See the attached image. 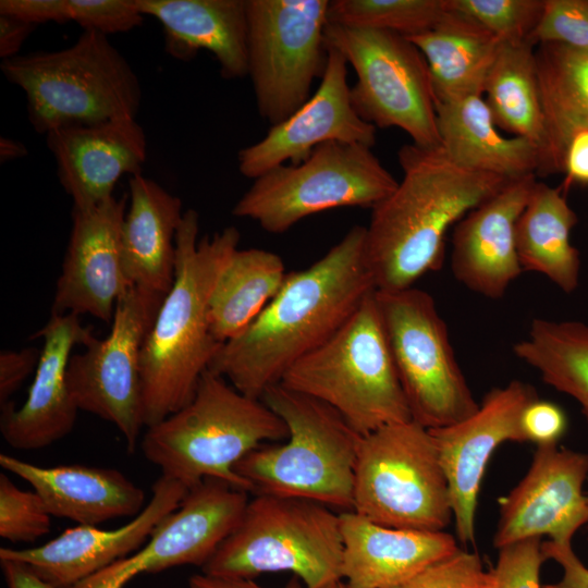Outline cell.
<instances>
[{
	"mask_svg": "<svg viewBox=\"0 0 588 588\" xmlns=\"http://www.w3.org/2000/svg\"><path fill=\"white\" fill-rule=\"evenodd\" d=\"M163 29L164 49L188 61L207 50L226 79L247 75L246 0H136Z\"/></svg>",
	"mask_w": 588,
	"mask_h": 588,
	"instance_id": "4316f807",
	"label": "cell"
},
{
	"mask_svg": "<svg viewBox=\"0 0 588 588\" xmlns=\"http://www.w3.org/2000/svg\"><path fill=\"white\" fill-rule=\"evenodd\" d=\"M528 41L556 44L588 51V0H544L539 23Z\"/></svg>",
	"mask_w": 588,
	"mask_h": 588,
	"instance_id": "74e56055",
	"label": "cell"
},
{
	"mask_svg": "<svg viewBox=\"0 0 588 588\" xmlns=\"http://www.w3.org/2000/svg\"><path fill=\"white\" fill-rule=\"evenodd\" d=\"M340 514L304 499L255 494L201 573L253 579L291 572L307 588L343 579Z\"/></svg>",
	"mask_w": 588,
	"mask_h": 588,
	"instance_id": "ba28073f",
	"label": "cell"
},
{
	"mask_svg": "<svg viewBox=\"0 0 588 588\" xmlns=\"http://www.w3.org/2000/svg\"><path fill=\"white\" fill-rule=\"evenodd\" d=\"M353 512L397 529L448 527L453 518L449 483L429 429L411 420L362 437Z\"/></svg>",
	"mask_w": 588,
	"mask_h": 588,
	"instance_id": "9c48e42d",
	"label": "cell"
},
{
	"mask_svg": "<svg viewBox=\"0 0 588 588\" xmlns=\"http://www.w3.org/2000/svg\"><path fill=\"white\" fill-rule=\"evenodd\" d=\"M71 22L105 36L127 33L144 22L136 0H68Z\"/></svg>",
	"mask_w": 588,
	"mask_h": 588,
	"instance_id": "ab89813d",
	"label": "cell"
},
{
	"mask_svg": "<svg viewBox=\"0 0 588 588\" xmlns=\"http://www.w3.org/2000/svg\"><path fill=\"white\" fill-rule=\"evenodd\" d=\"M130 205L121 230V261L130 286L164 297L175 277L180 197L151 179L128 177Z\"/></svg>",
	"mask_w": 588,
	"mask_h": 588,
	"instance_id": "484cf974",
	"label": "cell"
},
{
	"mask_svg": "<svg viewBox=\"0 0 588 588\" xmlns=\"http://www.w3.org/2000/svg\"><path fill=\"white\" fill-rule=\"evenodd\" d=\"M342 577L352 588H391L455 553V538L443 531L397 529L353 512L340 513Z\"/></svg>",
	"mask_w": 588,
	"mask_h": 588,
	"instance_id": "cb8c5ba5",
	"label": "cell"
},
{
	"mask_svg": "<svg viewBox=\"0 0 588 588\" xmlns=\"http://www.w3.org/2000/svg\"><path fill=\"white\" fill-rule=\"evenodd\" d=\"M0 465L32 486L51 516L78 525L135 517L146 506L143 489L114 468L78 464L41 467L4 453Z\"/></svg>",
	"mask_w": 588,
	"mask_h": 588,
	"instance_id": "d4e9b609",
	"label": "cell"
},
{
	"mask_svg": "<svg viewBox=\"0 0 588 588\" xmlns=\"http://www.w3.org/2000/svg\"><path fill=\"white\" fill-rule=\"evenodd\" d=\"M261 400L285 424L287 438L282 444H262L235 464L252 493L353 511L362 436L332 407L281 383L270 387Z\"/></svg>",
	"mask_w": 588,
	"mask_h": 588,
	"instance_id": "5b68a950",
	"label": "cell"
},
{
	"mask_svg": "<svg viewBox=\"0 0 588 588\" xmlns=\"http://www.w3.org/2000/svg\"><path fill=\"white\" fill-rule=\"evenodd\" d=\"M59 182L73 209H90L113 196L121 176L142 174L147 138L134 118L72 125L46 134Z\"/></svg>",
	"mask_w": 588,
	"mask_h": 588,
	"instance_id": "7402d4cb",
	"label": "cell"
},
{
	"mask_svg": "<svg viewBox=\"0 0 588 588\" xmlns=\"http://www.w3.org/2000/svg\"><path fill=\"white\" fill-rule=\"evenodd\" d=\"M163 297L130 286L119 298L110 332L71 356L66 383L78 411L113 424L133 453L144 424L140 356Z\"/></svg>",
	"mask_w": 588,
	"mask_h": 588,
	"instance_id": "5bb4252c",
	"label": "cell"
},
{
	"mask_svg": "<svg viewBox=\"0 0 588 588\" xmlns=\"http://www.w3.org/2000/svg\"><path fill=\"white\" fill-rule=\"evenodd\" d=\"M537 399L532 385L512 380L490 390L467 418L429 429L449 483L453 519L462 543L475 541L478 494L492 453L505 441L527 442L522 417Z\"/></svg>",
	"mask_w": 588,
	"mask_h": 588,
	"instance_id": "2e32d148",
	"label": "cell"
},
{
	"mask_svg": "<svg viewBox=\"0 0 588 588\" xmlns=\"http://www.w3.org/2000/svg\"><path fill=\"white\" fill-rule=\"evenodd\" d=\"M35 28V25L19 19L0 15V57L2 60L19 56L22 46Z\"/></svg>",
	"mask_w": 588,
	"mask_h": 588,
	"instance_id": "7dc6e473",
	"label": "cell"
},
{
	"mask_svg": "<svg viewBox=\"0 0 588 588\" xmlns=\"http://www.w3.org/2000/svg\"><path fill=\"white\" fill-rule=\"evenodd\" d=\"M522 426L527 441L537 445L558 444L566 430L567 420L560 406L537 399L524 411Z\"/></svg>",
	"mask_w": 588,
	"mask_h": 588,
	"instance_id": "7bdbcfd3",
	"label": "cell"
},
{
	"mask_svg": "<svg viewBox=\"0 0 588 588\" xmlns=\"http://www.w3.org/2000/svg\"><path fill=\"white\" fill-rule=\"evenodd\" d=\"M587 478V454L558 444L537 445L527 474L500 500L494 547L542 536L572 543L576 531L588 524V499L583 492Z\"/></svg>",
	"mask_w": 588,
	"mask_h": 588,
	"instance_id": "e0dca14e",
	"label": "cell"
},
{
	"mask_svg": "<svg viewBox=\"0 0 588 588\" xmlns=\"http://www.w3.org/2000/svg\"><path fill=\"white\" fill-rule=\"evenodd\" d=\"M483 93L495 125L530 140L541 152L538 174H550V148L535 46L502 42L487 74Z\"/></svg>",
	"mask_w": 588,
	"mask_h": 588,
	"instance_id": "4dcf8cb0",
	"label": "cell"
},
{
	"mask_svg": "<svg viewBox=\"0 0 588 588\" xmlns=\"http://www.w3.org/2000/svg\"><path fill=\"white\" fill-rule=\"evenodd\" d=\"M51 515L35 491L17 488L0 474V536L11 542H34L50 531Z\"/></svg>",
	"mask_w": 588,
	"mask_h": 588,
	"instance_id": "8d00e7d4",
	"label": "cell"
},
{
	"mask_svg": "<svg viewBox=\"0 0 588 588\" xmlns=\"http://www.w3.org/2000/svg\"><path fill=\"white\" fill-rule=\"evenodd\" d=\"M376 291L328 341L296 362L280 381L332 407L362 437L388 425L413 420Z\"/></svg>",
	"mask_w": 588,
	"mask_h": 588,
	"instance_id": "52a82bcc",
	"label": "cell"
},
{
	"mask_svg": "<svg viewBox=\"0 0 588 588\" xmlns=\"http://www.w3.org/2000/svg\"><path fill=\"white\" fill-rule=\"evenodd\" d=\"M406 38L427 62L436 103L481 96L502 44L480 24L449 8L433 28Z\"/></svg>",
	"mask_w": 588,
	"mask_h": 588,
	"instance_id": "f1b7e54d",
	"label": "cell"
},
{
	"mask_svg": "<svg viewBox=\"0 0 588 588\" xmlns=\"http://www.w3.org/2000/svg\"><path fill=\"white\" fill-rule=\"evenodd\" d=\"M40 352L35 347L0 353V406L11 401L26 378L36 370Z\"/></svg>",
	"mask_w": 588,
	"mask_h": 588,
	"instance_id": "ee69618b",
	"label": "cell"
},
{
	"mask_svg": "<svg viewBox=\"0 0 588 588\" xmlns=\"http://www.w3.org/2000/svg\"><path fill=\"white\" fill-rule=\"evenodd\" d=\"M587 499H588V494H587Z\"/></svg>",
	"mask_w": 588,
	"mask_h": 588,
	"instance_id": "f5cc1de1",
	"label": "cell"
},
{
	"mask_svg": "<svg viewBox=\"0 0 588 588\" xmlns=\"http://www.w3.org/2000/svg\"><path fill=\"white\" fill-rule=\"evenodd\" d=\"M324 41L356 72L351 100L364 121L376 128L399 127L417 146L441 147L428 65L412 41L392 32L332 24Z\"/></svg>",
	"mask_w": 588,
	"mask_h": 588,
	"instance_id": "7c38bea8",
	"label": "cell"
},
{
	"mask_svg": "<svg viewBox=\"0 0 588 588\" xmlns=\"http://www.w3.org/2000/svg\"><path fill=\"white\" fill-rule=\"evenodd\" d=\"M199 215L184 211L176 231L175 277L146 335L142 356L143 409L150 427L185 406L221 347L210 332L208 307L216 282L241 233L228 226L198 237Z\"/></svg>",
	"mask_w": 588,
	"mask_h": 588,
	"instance_id": "3957f363",
	"label": "cell"
},
{
	"mask_svg": "<svg viewBox=\"0 0 588 588\" xmlns=\"http://www.w3.org/2000/svg\"><path fill=\"white\" fill-rule=\"evenodd\" d=\"M323 588H352V587L346 581L344 583L341 579V580L331 583Z\"/></svg>",
	"mask_w": 588,
	"mask_h": 588,
	"instance_id": "816d5d0a",
	"label": "cell"
},
{
	"mask_svg": "<svg viewBox=\"0 0 588 588\" xmlns=\"http://www.w3.org/2000/svg\"><path fill=\"white\" fill-rule=\"evenodd\" d=\"M282 258L261 248H237L220 273L208 307V323L221 344L242 333L281 289Z\"/></svg>",
	"mask_w": 588,
	"mask_h": 588,
	"instance_id": "1f68e13d",
	"label": "cell"
},
{
	"mask_svg": "<svg viewBox=\"0 0 588 588\" xmlns=\"http://www.w3.org/2000/svg\"><path fill=\"white\" fill-rule=\"evenodd\" d=\"M127 196H112L86 210L72 209L51 314L90 315L111 323L119 298L130 287L121 261Z\"/></svg>",
	"mask_w": 588,
	"mask_h": 588,
	"instance_id": "ffe728a7",
	"label": "cell"
},
{
	"mask_svg": "<svg viewBox=\"0 0 588 588\" xmlns=\"http://www.w3.org/2000/svg\"><path fill=\"white\" fill-rule=\"evenodd\" d=\"M34 338L42 339L39 362L25 402L0 406V431L17 450H37L69 434L78 408L66 383V370L76 345L88 344L95 335L74 314H51Z\"/></svg>",
	"mask_w": 588,
	"mask_h": 588,
	"instance_id": "44dd1931",
	"label": "cell"
},
{
	"mask_svg": "<svg viewBox=\"0 0 588 588\" xmlns=\"http://www.w3.org/2000/svg\"><path fill=\"white\" fill-rule=\"evenodd\" d=\"M0 566L7 588H53L22 562L0 559Z\"/></svg>",
	"mask_w": 588,
	"mask_h": 588,
	"instance_id": "c3c4849f",
	"label": "cell"
},
{
	"mask_svg": "<svg viewBox=\"0 0 588 588\" xmlns=\"http://www.w3.org/2000/svg\"><path fill=\"white\" fill-rule=\"evenodd\" d=\"M365 235L366 226L354 225L316 262L289 272L275 296L242 333L221 345L208 369L261 400L377 290Z\"/></svg>",
	"mask_w": 588,
	"mask_h": 588,
	"instance_id": "6da1fadb",
	"label": "cell"
},
{
	"mask_svg": "<svg viewBox=\"0 0 588 588\" xmlns=\"http://www.w3.org/2000/svg\"><path fill=\"white\" fill-rule=\"evenodd\" d=\"M403 177L371 208L365 254L377 291L412 287L441 268L445 236L465 215L510 180L464 169L442 147L402 146Z\"/></svg>",
	"mask_w": 588,
	"mask_h": 588,
	"instance_id": "7a4b0ae2",
	"label": "cell"
},
{
	"mask_svg": "<svg viewBox=\"0 0 588 588\" xmlns=\"http://www.w3.org/2000/svg\"><path fill=\"white\" fill-rule=\"evenodd\" d=\"M286 438L285 424L262 400L207 369L185 406L146 428L140 449L161 475L188 489L211 478L252 493L235 464L266 442Z\"/></svg>",
	"mask_w": 588,
	"mask_h": 588,
	"instance_id": "277c9868",
	"label": "cell"
},
{
	"mask_svg": "<svg viewBox=\"0 0 588 588\" xmlns=\"http://www.w3.org/2000/svg\"><path fill=\"white\" fill-rule=\"evenodd\" d=\"M514 355L537 370L542 381L575 399L588 424V324L535 318Z\"/></svg>",
	"mask_w": 588,
	"mask_h": 588,
	"instance_id": "d6a6232c",
	"label": "cell"
},
{
	"mask_svg": "<svg viewBox=\"0 0 588 588\" xmlns=\"http://www.w3.org/2000/svg\"><path fill=\"white\" fill-rule=\"evenodd\" d=\"M188 488L161 475L151 487L144 510L115 529L77 525L36 548H1L0 559L27 565L36 576L53 588H69L140 549L158 524L175 511Z\"/></svg>",
	"mask_w": 588,
	"mask_h": 588,
	"instance_id": "d6986e66",
	"label": "cell"
},
{
	"mask_svg": "<svg viewBox=\"0 0 588 588\" xmlns=\"http://www.w3.org/2000/svg\"><path fill=\"white\" fill-rule=\"evenodd\" d=\"M446 13L445 0H332L327 12L328 24L404 37L433 28Z\"/></svg>",
	"mask_w": 588,
	"mask_h": 588,
	"instance_id": "e575fe53",
	"label": "cell"
},
{
	"mask_svg": "<svg viewBox=\"0 0 588 588\" xmlns=\"http://www.w3.org/2000/svg\"><path fill=\"white\" fill-rule=\"evenodd\" d=\"M541 551L544 560L555 561L563 571L559 581L542 588H588V567L575 554L572 543L561 544L548 540L541 543Z\"/></svg>",
	"mask_w": 588,
	"mask_h": 588,
	"instance_id": "bcb514c9",
	"label": "cell"
},
{
	"mask_svg": "<svg viewBox=\"0 0 588 588\" xmlns=\"http://www.w3.org/2000/svg\"><path fill=\"white\" fill-rule=\"evenodd\" d=\"M7 79L26 95L28 120L40 134L72 125L134 118L142 86L107 36L83 30L74 44L2 60Z\"/></svg>",
	"mask_w": 588,
	"mask_h": 588,
	"instance_id": "8992f818",
	"label": "cell"
},
{
	"mask_svg": "<svg viewBox=\"0 0 588 588\" xmlns=\"http://www.w3.org/2000/svg\"><path fill=\"white\" fill-rule=\"evenodd\" d=\"M536 176L510 181L454 225L451 270L474 293L501 298L523 272L516 247V223Z\"/></svg>",
	"mask_w": 588,
	"mask_h": 588,
	"instance_id": "603a6c76",
	"label": "cell"
},
{
	"mask_svg": "<svg viewBox=\"0 0 588 588\" xmlns=\"http://www.w3.org/2000/svg\"><path fill=\"white\" fill-rule=\"evenodd\" d=\"M541 538H528L499 549L491 571L492 588H542L540 568L546 561Z\"/></svg>",
	"mask_w": 588,
	"mask_h": 588,
	"instance_id": "60d3db41",
	"label": "cell"
},
{
	"mask_svg": "<svg viewBox=\"0 0 588 588\" xmlns=\"http://www.w3.org/2000/svg\"><path fill=\"white\" fill-rule=\"evenodd\" d=\"M248 492L218 479L191 488L180 506L154 529L147 542L69 588H123L140 573L195 565L201 567L240 522Z\"/></svg>",
	"mask_w": 588,
	"mask_h": 588,
	"instance_id": "9a60e30c",
	"label": "cell"
},
{
	"mask_svg": "<svg viewBox=\"0 0 588 588\" xmlns=\"http://www.w3.org/2000/svg\"><path fill=\"white\" fill-rule=\"evenodd\" d=\"M441 147L457 166L513 181L538 174L541 152L530 140L499 133L479 95L436 103Z\"/></svg>",
	"mask_w": 588,
	"mask_h": 588,
	"instance_id": "83f0119b",
	"label": "cell"
},
{
	"mask_svg": "<svg viewBox=\"0 0 588 588\" xmlns=\"http://www.w3.org/2000/svg\"><path fill=\"white\" fill-rule=\"evenodd\" d=\"M26 146L13 138L1 136L0 138V161L1 163L23 158L27 155Z\"/></svg>",
	"mask_w": 588,
	"mask_h": 588,
	"instance_id": "f907efd6",
	"label": "cell"
},
{
	"mask_svg": "<svg viewBox=\"0 0 588 588\" xmlns=\"http://www.w3.org/2000/svg\"><path fill=\"white\" fill-rule=\"evenodd\" d=\"M577 221L561 187L536 181L516 223L523 271L541 273L564 293H573L579 283L580 256L569 236Z\"/></svg>",
	"mask_w": 588,
	"mask_h": 588,
	"instance_id": "f546056e",
	"label": "cell"
},
{
	"mask_svg": "<svg viewBox=\"0 0 588 588\" xmlns=\"http://www.w3.org/2000/svg\"><path fill=\"white\" fill-rule=\"evenodd\" d=\"M327 50L317 90L287 119L272 125L260 140L238 151V171L245 177L255 180L286 161L297 166L328 142L375 145L376 127L364 121L352 105L348 63L338 50Z\"/></svg>",
	"mask_w": 588,
	"mask_h": 588,
	"instance_id": "ac0fdd59",
	"label": "cell"
},
{
	"mask_svg": "<svg viewBox=\"0 0 588 588\" xmlns=\"http://www.w3.org/2000/svg\"><path fill=\"white\" fill-rule=\"evenodd\" d=\"M376 301L413 420L456 424L479 407L456 360L448 327L426 291H376Z\"/></svg>",
	"mask_w": 588,
	"mask_h": 588,
	"instance_id": "8fae6325",
	"label": "cell"
},
{
	"mask_svg": "<svg viewBox=\"0 0 588 588\" xmlns=\"http://www.w3.org/2000/svg\"><path fill=\"white\" fill-rule=\"evenodd\" d=\"M0 15H8L32 25L71 22L68 0H1Z\"/></svg>",
	"mask_w": 588,
	"mask_h": 588,
	"instance_id": "f6af8a7d",
	"label": "cell"
},
{
	"mask_svg": "<svg viewBox=\"0 0 588 588\" xmlns=\"http://www.w3.org/2000/svg\"><path fill=\"white\" fill-rule=\"evenodd\" d=\"M536 60L551 148L552 142L567 128L588 126V51L541 44L537 46Z\"/></svg>",
	"mask_w": 588,
	"mask_h": 588,
	"instance_id": "836d02e7",
	"label": "cell"
},
{
	"mask_svg": "<svg viewBox=\"0 0 588 588\" xmlns=\"http://www.w3.org/2000/svg\"><path fill=\"white\" fill-rule=\"evenodd\" d=\"M391 588H492V575L477 553L458 549Z\"/></svg>",
	"mask_w": 588,
	"mask_h": 588,
	"instance_id": "f35d334b",
	"label": "cell"
},
{
	"mask_svg": "<svg viewBox=\"0 0 588 588\" xmlns=\"http://www.w3.org/2000/svg\"><path fill=\"white\" fill-rule=\"evenodd\" d=\"M329 0H246L247 75L262 119L275 125L311 96L328 50Z\"/></svg>",
	"mask_w": 588,
	"mask_h": 588,
	"instance_id": "4fadbf2b",
	"label": "cell"
},
{
	"mask_svg": "<svg viewBox=\"0 0 588 588\" xmlns=\"http://www.w3.org/2000/svg\"><path fill=\"white\" fill-rule=\"evenodd\" d=\"M399 181L362 144L328 142L297 166L282 164L257 179L232 215L257 222L266 232L289 231L306 217L341 207L372 208Z\"/></svg>",
	"mask_w": 588,
	"mask_h": 588,
	"instance_id": "30bf717a",
	"label": "cell"
},
{
	"mask_svg": "<svg viewBox=\"0 0 588 588\" xmlns=\"http://www.w3.org/2000/svg\"><path fill=\"white\" fill-rule=\"evenodd\" d=\"M551 173H564L565 183L588 186V126H572L550 148Z\"/></svg>",
	"mask_w": 588,
	"mask_h": 588,
	"instance_id": "b9f144b4",
	"label": "cell"
},
{
	"mask_svg": "<svg viewBox=\"0 0 588 588\" xmlns=\"http://www.w3.org/2000/svg\"><path fill=\"white\" fill-rule=\"evenodd\" d=\"M450 10L480 24L502 42H523L540 21L544 0H446Z\"/></svg>",
	"mask_w": 588,
	"mask_h": 588,
	"instance_id": "d590c367",
	"label": "cell"
},
{
	"mask_svg": "<svg viewBox=\"0 0 588 588\" xmlns=\"http://www.w3.org/2000/svg\"><path fill=\"white\" fill-rule=\"evenodd\" d=\"M296 578L284 588H299ZM188 588H266L256 584L253 579L211 576L195 574L188 579Z\"/></svg>",
	"mask_w": 588,
	"mask_h": 588,
	"instance_id": "681fc988",
	"label": "cell"
}]
</instances>
